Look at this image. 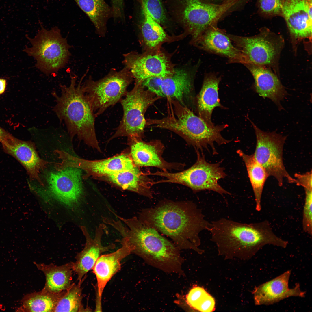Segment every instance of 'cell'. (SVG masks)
<instances>
[{
    "instance_id": "cell-1",
    "label": "cell",
    "mask_w": 312,
    "mask_h": 312,
    "mask_svg": "<svg viewBox=\"0 0 312 312\" xmlns=\"http://www.w3.org/2000/svg\"><path fill=\"white\" fill-rule=\"evenodd\" d=\"M138 218L171 238L180 250L203 252L198 248L201 244L199 234L203 230L208 231L211 223L205 220L201 209L193 202L164 200L154 207L142 210Z\"/></svg>"
},
{
    "instance_id": "cell-2",
    "label": "cell",
    "mask_w": 312,
    "mask_h": 312,
    "mask_svg": "<svg viewBox=\"0 0 312 312\" xmlns=\"http://www.w3.org/2000/svg\"><path fill=\"white\" fill-rule=\"evenodd\" d=\"M118 220L108 218L106 224L116 229L130 247L131 254L150 265L168 273L182 274L183 259L174 244L138 217L124 218L115 214Z\"/></svg>"
},
{
    "instance_id": "cell-3",
    "label": "cell",
    "mask_w": 312,
    "mask_h": 312,
    "mask_svg": "<svg viewBox=\"0 0 312 312\" xmlns=\"http://www.w3.org/2000/svg\"><path fill=\"white\" fill-rule=\"evenodd\" d=\"M208 231L219 252L226 255L250 258L266 245L285 248L288 244L275 234L266 220L246 224L222 218L211 222Z\"/></svg>"
},
{
    "instance_id": "cell-4",
    "label": "cell",
    "mask_w": 312,
    "mask_h": 312,
    "mask_svg": "<svg viewBox=\"0 0 312 312\" xmlns=\"http://www.w3.org/2000/svg\"><path fill=\"white\" fill-rule=\"evenodd\" d=\"M87 70L76 86L77 76L70 73V85L60 86L61 92L55 91L52 95L56 104L53 108L60 121L64 122L71 138L77 136L88 145L100 151L96 137L95 120L96 116L83 91L81 85Z\"/></svg>"
},
{
    "instance_id": "cell-5",
    "label": "cell",
    "mask_w": 312,
    "mask_h": 312,
    "mask_svg": "<svg viewBox=\"0 0 312 312\" xmlns=\"http://www.w3.org/2000/svg\"><path fill=\"white\" fill-rule=\"evenodd\" d=\"M168 115L160 119H150L148 124L151 127L167 129L178 135L196 150L203 152L211 148L213 153H217L214 144H226L231 141L224 138L221 132L228 125L210 127L191 109L178 101L169 100Z\"/></svg>"
},
{
    "instance_id": "cell-6",
    "label": "cell",
    "mask_w": 312,
    "mask_h": 312,
    "mask_svg": "<svg viewBox=\"0 0 312 312\" xmlns=\"http://www.w3.org/2000/svg\"><path fill=\"white\" fill-rule=\"evenodd\" d=\"M40 26L34 37H26L31 46L26 47L23 51L36 60L37 68L48 76L65 67L71 56L69 49L72 46L66 37H62L57 27L48 30L41 24Z\"/></svg>"
},
{
    "instance_id": "cell-7",
    "label": "cell",
    "mask_w": 312,
    "mask_h": 312,
    "mask_svg": "<svg viewBox=\"0 0 312 312\" xmlns=\"http://www.w3.org/2000/svg\"><path fill=\"white\" fill-rule=\"evenodd\" d=\"M197 159L196 162L190 168L178 172L157 171L151 172L150 175L164 178L154 184L172 183L180 184L191 188L194 192L209 190L221 195L231 194L218 183V181L224 178L226 174L220 163H210L206 160L203 152L196 150Z\"/></svg>"
},
{
    "instance_id": "cell-8",
    "label": "cell",
    "mask_w": 312,
    "mask_h": 312,
    "mask_svg": "<svg viewBox=\"0 0 312 312\" xmlns=\"http://www.w3.org/2000/svg\"><path fill=\"white\" fill-rule=\"evenodd\" d=\"M133 79L130 71L125 66L118 71L111 69L107 75L97 81L90 76L82 83V90L96 117L120 101Z\"/></svg>"
},
{
    "instance_id": "cell-9",
    "label": "cell",
    "mask_w": 312,
    "mask_h": 312,
    "mask_svg": "<svg viewBox=\"0 0 312 312\" xmlns=\"http://www.w3.org/2000/svg\"><path fill=\"white\" fill-rule=\"evenodd\" d=\"M162 98L135 82L131 90L127 91L120 101L123 114L121 120L111 139L121 136L142 138L146 127L145 113L149 107Z\"/></svg>"
},
{
    "instance_id": "cell-10",
    "label": "cell",
    "mask_w": 312,
    "mask_h": 312,
    "mask_svg": "<svg viewBox=\"0 0 312 312\" xmlns=\"http://www.w3.org/2000/svg\"><path fill=\"white\" fill-rule=\"evenodd\" d=\"M233 43L243 54L246 63L271 67L276 71L284 41L278 35L266 28L250 37L227 34Z\"/></svg>"
},
{
    "instance_id": "cell-11",
    "label": "cell",
    "mask_w": 312,
    "mask_h": 312,
    "mask_svg": "<svg viewBox=\"0 0 312 312\" xmlns=\"http://www.w3.org/2000/svg\"><path fill=\"white\" fill-rule=\"evenodd\" d=\"M250 121L256 136V148L253 154L255 159L264 168L268 177L276 179L279 186L283 185L284 178L289 183L296 184V179L289 174L283 163V147L286 137L275 131H264Z\"/></svg>"
},
{
    "instance_id": "cell-12",
    "label": "cell",
    "mask_w": 312,
    "mask_h": 312,
    "mask_svg": "<svg viewBox=\"0 0 312 312\" xmlns=\"http://www.w3.org/2000/svg\"><path fill=\"white\" fill-rule=\"evenodd\" d=\"M181 20L191 36L193 44L206 30L216 26L226 11L222 5L201 0H179Z\"/></svg>"
},
{
    "instance_id": "cell-13",
    "label": "cell",
    "mask_w": 312,
    "mask_h": 312,
    "mask_svg": "<svg viewBox=\"0 0 312 312\" xmlns=\"http://www.w3.org/2000/svg\"><path fill=\"white\" fill-rule=\"evenodd\" d=\"M81 171L78 168L68 167L50 172L46 177V187L40 194L68 207H73L79 203L83 194Z\"/></svg>"
},
{
    "instance_id": "cell-14",
    "label": "cell",
    "mask_w": 312,
    "mask_h": 312,
    "mask_svg": "<svg viewBox=\"0 0 312 312\" xmlns=\"http://www.w3.org/2000/svg\"><path fill=\"white\" fill-rule=\"evenodd\" d=\"M55 153L61 160L55 164L57 170L68 167L77 168L85 172L87 176H107L134 167L135 164L130 156L126 154L118 155L109 158L99 160H88L76 157L63 151L56 150Z\"/></svg>"
},
{
    "instance_id": "cell-15",
    "label": "cell",
    "mask_w": 312,
    "mask_h": 312,
    "mask_svg": "<svg viewBox=\"0 0 312 312\" xmlns=\"http://www.w3.org/2000/svg\"><path fill=\"white\" fill-rule=\"evenodd\" d=\"M122 64L131 73L135 82L142 83L152 77L163 78L172 75L166 57L160 53L138 54L131 51L123 55Z\"/></svg>"
},
{
    "instance_id": "cell-16",
    "label": "cell",
    "mask_w": 312,
    "mask_h": 312,
    "mask_svg": "<svg viewBox=\"0 0 312 312\" xmlns=\"http://www.w3.org/2000/svg\"><path fill=\"white\" fill-rule=\"evenodd\" d=\"M282 15L287 23L293 42L311 40L312 2L306 0H281Z\"/></svg>"
},
{
    "instance_id": "cell-17",
    "label": "cell",
    "mask_w": 312,
    "mask_h": 312,
    "mask_svg": "<svg viewBox=\"0 0 312 312\" xmlns=\"http://www.w3.org/2000/svg\"><path fill=\"white\" fill-rule=\"evenodd\" d=\"M1 142L5 152L20 163L25 169L30 178L37 181L40 185L44 186V184L40 179L39 174L49 162L39 157L34 144L30 141L17 139L9 133Z\"/></svg>"
},
{
    "instance_id": "cell-18",
    "label": "cell",
    "mask_w": 312,
    "mask_h": 312,
    "mask_svg": "<svg viewBox=\"0 0 312 312\" xmlns=\"http://www.w3.org/2000/svg\"><path fill=\"white\" fill-rule=\"evenodd\" d=\"M106 226L104 223L99 224L96 228L93 238L90 235L85 226L81 227L86 239V243L83 250L77 255L75 261L71 262L73 271L77 275L79 282H82L84 276L92 270L102 253L114 249L116 247L115 244L113 243L106 246L102 244V239Z\"/></svg>"
},
{
    "instance_id": "cell-19",
    "label": "cell",
    "mask_w": 312,
    "mask_h": 312,
    "mask_svg": "<svg viewBox=\"0 0 312 312\" xmlns=\"http://www.w3.org/2000/svg\"><path fill=\"white\" fill-rule=\"evenodd\" d=\"M131 141L130 157L138 166L154 167L164 171L174 169L181 170L185 165L166 161L162 155L164 146L159 140L146 142L142 138H129Z\"/></svg>"
},
{
    "instance_id": "cell-20",
    "label": "cell",
    "mask_w": 312,
    "mask_h": 312,
    "mask_svg": "<svg viewBox=\"0 0 312 312\" xmlns=\"http://www.w3.org/2000/svg\"><path fill=\"white\" fill-rule=\"evenodd\" d=\"M291 273L288 270L278 276L255 287L252 292L256 305H270L290 297H304L299 283L289 288V281Z\"/></svg>"
},
{
    "instance_id": "cell-21",
    "label": "cell",
    "mask_w": 312,
    "mask_h": 312,
    "mask_svg": "<svg viewBox=\"0 0 312 312\" xmlns=\"http://www.w3.org/2000/svg\"><path fill=\"white\" fill-rule=\"evenodd\" d=\"M203 50L227 58L229 62L246 63L242 52L227 34L216 26L204 32L193 44Z\"/></svg>"
},
{
    "instance_id": "cell-22",
    "label": "cell",
    "mask_w": 312,
    "mask_h": 312,
    "mask_svg": "<svg viewBox=\"0 0 312 312\" xmlns=\"http://www.w3.org/2000/svg\"><path fill=\"white\" fill-rule=\"evenodd\" d=\"M121 243V247L115 251L101 255L92 269L97 282L96 309H101L102 295L107 283L120 270L123 259L131 254V249L126 243L122 239Z\"/></svg>"
},
{
    "instance_id": "cell-23",
    "label": "cell",
    "mask_w": 312,
    "mask_h": 312,
    "mask_svg": "<svg viewBox=\"0 0 312 312\" xmlns=\"http://www.w3.org/2000/svg\"><path fill=\"white\" fill-rule=\"evenodd\" d=\"M192 77L186 70L178 69L163 79L161 89L164 98L175 100L190 109L195 100Z\"/></svg>"
},
{
    "instance_id": "cell-24",
    "label": "cell",
    "mask_w": 312,
    "mask_h": 312,
    "mask_svg": "<svg viewBox=\"0 0 312 312\" xmlns=\"http://www.w3.org/2000/svg\"><path fill=\"white\" fill-rule=\"evenodd\" d=\"M244 65L254 77L256 92L263 98L271 100L279 110L282 109L281 102L287 93L276 75L264 66L251 64Z\"/></svg>"
},
{
    "instance_id": "cell-25",
    "label": "cell",
    "mask_w": 312,
    "mask_h": 312,
    "mask_svg": "<svg viewBox=\"0 0 312 312\" xmlns=\"http://www.w3.org/2000/svg\"><path fill=\"white\" fill-rule=\"evenodd\" d=\"M220 77L215 74H206L196 100L198 116L210 127L215 126L211 120L212 112L216 107L224 108L220 102L218 89Z\"/></svg>"
},
{
    "instance_id": "cell-26",
    "label": "cell",
    "mask_w": 312,
    "mask_h": 312,
    "mask_svg": "<svg viewBox=\"0 0 312 312\" xmlns=\"http://www.w3.org/2000/svg\"><path fill=\"white\" fill-rule=\"evenodd\" d=\"M108 180L125 190L136 193L149 198H152L151 187L154 182L136 166L107 176Z\"/></svg>"
},
{
    "instance_id": "cell-27",
    "label": "cell",
    "mask_w": 312,
    "mask_h": 312,
    "mask_svg": "<svg viewBox=\"0 0 312 312\" xmlns=\"http://www.w3.org/2000/svg\"><path fill=\"white\" fill-rule=\"evenodd\" d=\"M34 263L45 276V283L42 289L59 293L67 290L71 285L73 271L71 262L60 266L53 263Z\"/></svg>"
},
{
    "instance_id": "cell-28",
    "label": "cell",
    "mask_w": 312,
    "mask_h": 312,
    "mask_svg": "<svg viewBox=\"0 0 312 312\" xmlns=\"http://www.w3.org/2000/svg\"><path fill=\"white\" fill-rule=\"evenodd\" d=\"M94 24L96 32L104 37L107 31V24L113 17L111 7L104 0H74Z\"/></svg>"
},
{
    "instance_id": "cell-29",
    "label": "cell",
    "mask_w": 312,
    "mask_h": 312,
    "mask_svg": "<svg viewBox=\"0 0 312 312\" xmlns=\"http://www.w3.org/2000/svg\"><path fill=\"white\" fill-rule=\"evenodd\" d=\"M66 290L54 293L42 289L38 292L27 294L21 300V305L17 311L54 312L58 302Z\"/></svg>"
},
{
    "instance_id": "cell-30",
    "label": "cell",
    "mask_w": 312,
    "mask_h": 312,
    "mask_svg": "<svg viewBox=\"0 0 312 312\" xmlns=\"http://www.w3.org/2000/svg\"><path fill=\"white\" fill-rule=\"evenodd\" d=\"M237 153L245 163L255 197V209L259 211L261 209V199L264 186L268 176L264 168L255 159L253 154H246L240 150H238Z\"/></svg>"
},
{
    "instance_id": "cell-31",
    "label": "cell",
    "mask_w": 312,
    "mask_h": 312,
    "mask_svg": "<svg viewBox=\"0 0 312 312\" xmlns=\"http://www.w3.org/2000/svg\"><path fill=\"white\" fill-rule=\"evenodd\" d=\"M141 5L144 19L141 31L144 44L151 49H154L166 41L168 36L160 25L150 16L145 7Z\"/></svg>"
},
{
    "instance_id": "cell-32",
    "label": "cell",
    "mask_w": 312,
    "mask_h": 312,
    "mask_svg": "<svg viewBox=\"0 0 312 312\" xmlns=\"http://www.w3.org/2000/svg\"><path fill=\"white\" fill-rule=\"evenodd\" d=\"M81 282H79L78 284H72L59 300L54 312L86 311L82 303Z\"/></svg>"
},
{
    "instance_id": "cell-33",
    "label": "cell",
    "mask_w": 312,
    "mask_h": 312,
    "mask_svg": "<svg viewBox=\"0 0 312 312\" xmlns=\"http://www.w3.org/2000/svg\"><path fill=\"white\" fill-rule=\"evenodd\" d=\"M185 302L192 309L200 312H212L215 310V300L205 289L194 287L185 297Z\"/></svg>"
},
{
    "instance_id": "cell-34",
    "label": "cell",
    "mask_w": 312,
    "mask_h": 312,
    "mask_svg": "<svg viewBox=\"0 0 312 312\" xmlns=\"http://www.w3.org/2000/svg\"><path fill=\"white\" fill-rule=\"evenodd\" d=\"M151 17L159 24L163 23L166 16L161 0H139Z\"/></svg>"
},
{
    "instance_id": "cell-35",
    "label": "cell",
    "mask_w": 312,
    "mask_h": 312,
    "mask_svg": "<svg viewBox=\"0 0 312 312\" xmlns=\"http://www.w3.org/2000/svg\"><path fill=\"white\" fill-rule=\"evenodd\" d=\"M312 190L304 189L302 225L303 231L311 236L312 234Z\"/></svg>"
},
{
    "instance_id": "cell-36",
    "label": "cell",
    "mask_w": 312,
    "mask_h": 312,
    "mask_svg": "<svg viewBox=\"0 0 312 312\" xmlns=\"http://www.w3.org/2000/svg\"><path fill=\"white\" fill-rule=\"evenodd\" d=\"M260 12L267 16L282 15L281 0H258Z\"/></svg>"
},
{
    "instance_id": "cell-37",
    "label": "cell",
    "mask_w": 312,
    "mask_h": 312,
    "mask_svg": "<svg viewBox=\"0 0 312 312\" xmlns=\"http://www.w3.org/2000/svg\"><path fill=\"white\" fill-rule=\"evenodd\" d=\"M164 78L159 77H152L145 80L142 83L143 86L158 96L164 98L161 89V85Z\"/></svg>"
},
{
    "instance_id": "cell-38",
    "label": "cell",
    "mask_w": 312,
    "mask_h": 312,
    "mask_svg": "<svg viewBox=\"0 0 312 312\" xmlns=\"http://www.w3.org/2000/svg\"><path fill=\"white\" fill-rule=\"evenodd\" d=\"M294 177L297 185L302 186L304 189L312 190L311 171L303 174L296 173Z\"/></svg>"
},
{
    "instance_id": "cell-39",
    "label": "cell",
    "mask_w": 312,
    "mask_h": 312,
    "mask_svg": "<svg viewBox=\"0 0 312 312\" xmlns=\"http://www.w3.org/2000/svg\"><path fill=\"white\" fill-rule=\"evenodd\" d=\"M6 81L5 80L0 79V94L3 93L5 89Z\"/></svg>"
},
{
    "instance_id": "cell-40",
    "label": "cell",
    "mask_w": 312,
    "mask_h": 312,
    "mask_svg": "<svg viewBox=\"0 0 312 312\" xmlns=\"http://www.w3.org/2000/svg\"><path fill=\"white\" fill-rule=\"evenodd\" d=\"M9 133L0 127V142L5 139Z\"/></svg>"
},
{
    "instance_id": "cell-41",
    "label": "cell",
    "mask_w": 312,
    "mask_h": 312,
    "mask_svg": "<svg viewBox=\"0 0 312 312\" xmlns=\"http://www.w3.org/2000/svg\"><path fill=\"white\" fill-rule=\"evenodd\" d=\"M208 0L210 1H217L218 0Z\"/></svg>"
}]
</instances>
